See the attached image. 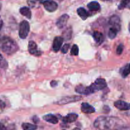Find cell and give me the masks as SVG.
<instances>
[{
	"instance_id": "obj_1",
	"label": "cell",
	"mask_w": 130,
	"mask_h": 130,
	"mask_svg": "<svg viewBox=\"0 0 130 130\" xmlns=\"http://www.w3.org/2000/svg\"><path fill=\"white\" fill-rule=\"evenodd\" d=\"M94 126L99 130H116L121 127V121L116 118L100 116L95 121Z\"/></svg>"
},
{
	"instance_id": "obj_2",
	"label": "cell",
	"mask_w": 130,
	"mask_h": 130,
	"mask_svg": "<svg viewBox=\"0 0 130 130\" xmlns=\"http://www.w3.org/2000/svg\"><path fill=\"white\" fill-rule=\"evenodd\" d=\"M0 48L4 53L10 55L18 50L19 46L11 38L5 36L0 39Z\"/></svg>"
},
{
	"instance_id": "obj_3",
	"label": "cell",
	"mask_w": 130,
	"mask_h": 130,
	"mask_svg": "<svg viewBox=\"0 0 130 130\" xmlns=\"http://www.w3.org/2000/svg\"><path fill=\"white\" fill-rule=\"evenodd\" d=\"M30 30V25L29 22L26 20H23L19 25V36L22 39H25L27 38Z\"/></svg>"
},
{
	"instance_id": "obj_4",
	"label": "cell",
	"mask_w": 130,
	"mask_h": 130,
	"mask_svg": "<svg viewBox=\"0 0 130 130\" xmlns=\"http://www.w3.org/2000/svg\"><path fill=\"white\" fill-rule=\"evenodd\" d=\"M90 88L92 90L93 92L95 93V91L99 90H103L107 87V83L104 79H98L95 81L94 83L90 85Z\"/></svg>"
},
{
	"instance_id": "obj_5",
	"label": "cell",
	"mask_w": 130,
	"mask_h": 130,
	"mask_svg": "<svg viewBox=\"0 0 130 130\" xmlns=\"http://www.w3.org/2000/svg\"><path fill=\"white\" fill-rule=\"evenodd\" d=\"M81 96H66V97L62 98V99L58 100L56 104L58 105H64V104H69V103L74 102H77L79 100H81Z\"/></svg>"
},
{
	"instance_id": "obj_6",
	"label": "cell",
	"mask_w": 130,
	"mask_h": 130,
	"mask_svg": "<svg viewBox=\"0 0 130 130\" xmlns=\"http://www.w3.org/2000/svg\"><path fill=\"white\" fill-rule=\"evenodd\" d=\"M44 8L50 12H53L58 8L57 3L52 0H46L43 3Z\"/></svg>"
},
{
	"instance_id": "obj_7",
	"label": "cell",
	"mask_w": 130,
	"mask_h": 130,
	"mask_svg": "<svg viewBox=\"0 0 130 130\" xmlns=\"http://www.w3.org/2000/svg\"><path fill=\"white\" fill-rule=\"evenodd\" d=\"M109 24L111 25V27L117 29L119 31L121 29V20L120 19L117 15H112L109 20Z\"/></svg>"
},
{
	"instance_id": "obj_8",
	"label": "cell",
	"mask_w": 130,
	"mask_h": 130,
	"mask_svg": "<svg viewBox=\"0 0 130 130\" xmlns=\"http://www.w3.org/2000/svg\"><path fill=\"white\" fill-rule=\"evenodd\" d=\"M28 50L30 54L35 56H40L41 54V52L38 50V46H37L36 43L34 41H30L29 42L28 44Z\"/></svg>"
},
{
	"instance_id": "obj_9",
	"label": "cell",
	"mask_w": 130,
	"mask_h": 130,
	"mask_svg": "<svg viewBox=\"0 0 130 130\" xmlns=\"http://www.w3.org/2000/svg\"><path fill=\"white\" fill-rule=\"evenodd\" d=\"M75 90L77 93L83 94V95H90V94L93 93L90 86L85 87L82 85H79V86H76Z\"/></svg>"
},
{
	"instance_id": "obj_10",
	"label": "cell",
	"mask_w": 130,
	"mask_h": 130,
	"mask_svg": "<svg viewBox=\"0 0 130 130\" xmlns=\"http://www.w3.org/2000/svg\"><path fill=\"white\" fill-rule=\"evenodd\" d=\"M69 19V16L67 14H63L62 16L60 17L58 20H57V23H56L58 28L62 29V28L64 27L66 24H67Z\"/></svg>"
},
{
	"instance_id": "obj_11",
	"label": "cell",
	"mask_w": 130,
	"mask_h": 130,
	"mask_svg": "<svg viewBox=\"0 0 130 130\" xmlns=\"http://www.w3.org/2000/svg\"><path fill=\"white\" fill-rule=\"evenodd\" d=\"M63 38L60 36H57L55 38L53 43V50L54 52H57L60 50L62 44H63Z\"/></svg>"
},
{
	"instance_id": "obj_12",
	"label": "cell",
	"mask_w": 130,
	"mask_h": 130,
	"mask_svg": "<svg viewBox=\"0 0 130 130\" xmlns=\"http://www.w3.org/2000/svg\"><path fill=\"white\" fill-rule=\"evenodd\" d=\"M114 106L120 110H130V104L122 100H118L114 103Z\"/></svg>"
},
{
	"instance_id": "obj_13",
	"label": "cell",
	"mask_w": 130,
	"mask_h": 130,
	"mask_svg": "<svg viewBox=\"0 0 130 130\" xmlns=\"http://www.w3.org/2000/svg\"><path fill=\"white\" fill-rule=\"evenodd\" d=\"M81 111L85 114H92L95 112V108L88 103H83L81 104Z\"/></svg>"
},
{
	"instance_id": "obj_14",
	"label": "cell",
	"mask_w": 130,
	"mask_h": 130,
	"mask_svg": "<svg viewBox=\"0 0 130 130\" xmlns=\"http://www.w3.org/2000/svg\"><path fill=\"white\" fill-rule=\"evenodd\" d=\"M77 118H78L77 114H74V113H71V114H68L66 117L63 118L62 121H63V122L64 123H73L75 121H76Z\"/></svg>"
},
{
	"instance_id": "obj_15",
	"label": "cell",
	"mask_w": 130,
	"mask_h": 130,
	"mask_svg": "<svg viewBox=\"0 0 130 130\" xmlns=\"http://www.w3.org/2000/svg\"><path fill=\"white\" fill-rule=\"evenodd\" d=\"M43 118L46 122H48V123H50L53 124H57L58 122V118L55 116L53 115V114H48V115H46L44 116H43Z\"/></svg>"
},
{
	"instance_id": "obj_16",
	"label": "cell",
	"mask_w": 130,
	"mask_h": 130,
	"mask_svg": "<svg viewBox=\"0 0 130 130\" xmlns=\"http://www.w3.org/2000/svg\"><path fill=\"white\" fill-rule=\"evenodd\" d=\"M87 6L89 10L91 11H99L100 8V4L96 1H91V2L89 3Z\"/></svg>"
},
{
	"instance_id": "obj_17",
	"label": "cell",
	"mask_w": 130,
	"mask_h": 130,
	"mask_svg": "<svg viewBox=\"0 0 130 130\" xmlns=\"http://www.w3.org/2000/svg\"><path fill=\"white\" fill-rule=\"evenodd\" d=\"M93 37L95 42L97 43L98 44H101V43L104 41V36H103V34H102L101 32H94L93 34Z\"/></svg>"
},
{
	"instance_id": "obj_18",
	"label": "cell",
	"mask_w": 130,
	"mask_h": 130,
	"mask_svg": "<svg viewBox=\"0 0 130 130\" xmlns=\"http://www.w3.org/2000/svg\"><path fill=\"white\" fill-rule=\"evenodd\" d=\"M77 13L83 20H86L89 17L88 12L84 8H79L77 10Z\"/></svg>"
},
{
	"instance_id": "obj_19",
	"label": "cell",
	"mask_w": 130,
	"mask_h": 130,
	"mask_svg": "<svg viewBox=\"0 0 130 130\" xmlns=\"http://www.w3.org/2000/svg\"><path fill=\"white\" fill-rule=\"evenodd\" d=\"M20 13L23 15L27 17V19L31 18V11L28 7H22L20 9Z\"/></svg>"
},
{
	"instance_id": "obj_20",
	"label": "cell",
	"mask_w": 130,
	"mask_h": 130,
	"mask_svg": "<svg viewBox=\"0 0 130 130\" xmlns=\"http://www.w3.org/2000/svg\"><path fill=\"white\" fill-rule=\"evenodd\" d=\"M22 128L23 130H36L38 127L35 124H32L28 123H24L22 124Z\"/></svg>"
},
{
	"instance_id": "obj_21",
	"label": "cell",
	"mask_w": 130,
	"mask_h": 130,
	"mask_svg": "<svg viewBox=\"0 0 130 130\" xmlns=\"http://www.w3.org/2000/svg\"><path fill=\"white\" fill-rule=\"evenodd\" d=\"M130 74V63L123 67L121 70V75L123 77H126Z\"/></svg>"
},
{
	"instance_id": "obj_22",
	"label": "cell",
	"mask_w": 130,
	"mask_h": 130,
	"mask_svg": "<svg viewBox=\"0 0 130 130\" xmlns=\"http://www.w3.org/2000/svg\"><path fill=\"white\" fill-rule=\"evenodd\" d=\"M118 30L117 29H114L113 27H110V29L109 30V33H108V36H109V38L110 39H114V38L116 37L117 34L118 32Z\"/></svg>"
},
{
	"instance_id": "obj_23",
	"label": "cell",
	"mask_w": 130,
	"mask_h": 130,
	"mask_svg": "<svg viewBox=\"0 0 130 130\" xmlns=\"http://www.w3.org/2000/svg\"><path fill=\"white\" fill-rule=\"evenodd\" d=\"M71 53L72 55H77L79 54V48L77 44H74L71 48Z\"/></svg>"
},
{
	"instance_id": "obj_24",
	"label": "cell",
	"mask_w": 130,
	"mask_h": 130,
	"mask_svg": "<svg viewBox=\"0 0 130 130\" xmlns=\"http://www.w3.org/2000/svg\"><path fill=\"white\" fill-rule=\"evenodd\" d=\"M8 66V63L5 58L3 57L1 54L0 53V67L1 68H6Z\"/></svg>"
},
{
	"instance_id": "obj_25",
	"label": "cell",
	"mask_w": 130,
	"mask_h": 130,
	"mask_svg": "<svg viewBox=\"0 0 130 130\" xmlns=\"http://www.w3.org/2000/svg\"><path fill=\"white\" fill-rule=\"evenodd\" d=\"M71 34H72V30H71V29H67V30L63 32V38H65V39H66L67 40H69V39H71Z\"/></svg>"
},
{
	"instance_id": "obj_26",
	"label": "cell",
	"mask_w": 130,
	"mask_h": 130,
	"mask_svg": "<svg viewBox=\"0 0 130 130\" xmlns=\"http://www.w3.org/2000/svg\"><path fill=\"white\" fill-rule=\"evenodd\" d=\"M129 1V0H121L120 4L118 6V9H119V10H123L124 8L126 7V5Z\"/></svg>"
},
{
	"instance_id": "obj_27",
	"label": "cell",
	"mask_w": 130,
	"mask_h": 130,
	"mask_svg": "<svg viewBox=\"0 0 130 130\" xmlns=\"http://www.w3.org/2000/svg\"><path fill=\"white\" fill-rule=\"evenodd\" d=\"M123 49H124V46L123 44H119V46H118L116 50V53L118 55H121L123 52Z\"/></svg>"
},
{
	"instance_id": "obj_28",
	"label": "cell",
	"mask_w": 130,
	"mask_h": 130,
	"mask_svg": "<svg viewBox=\"0 0 130 130\" xmlns=\"http://www.w3.org/2000/svg\"><path fill=\"white\" fill-rule=\"evenodd\" d=\"M69 47H70L69 44H65L63 46V47H62V50H61L62 53H67V52L69 51Z\"/></svg>"
},
{
	"instance_id": "obj_29",
	"label": "cell",
	"mask_w": 130,
	"mask_h": 130,
	"mask_svg": "<svg viewBox=\"0 0 130 130\" xmlns=\"http://www.w3.org/2000/svg\"><path fill=\"white\" fill-rule=\"evenodd\" d=\"M6 130H16L15 126L14 124H10L8 126V128H6Z\"/></svg>"
},
{
	"instance_id": "obj_30",
	"label": "cell",
	"mask_w": 130,
	"mask_h": 130,
	"mask_svg": "<svg viewBox=\"0 0 130 130\" xmlns=\"http://www.w3.org/2000/svg\"><path fill=\"white\" fill-rule=\"evenodd\" d=\"M5 104L1 100H0V110H3V109L5 108Z\"/></svg>"
},
{
	"instance_id": "obj_31",
	"label": "cell",
	"mask_w": 130,
	"mask_h": 130,
	"mask_svg": "<svg viewBox=\"0 0 130 130\" xmlns=\"http://www.w3.org/2000/svg\"><path fill=\"white\" fill-rule=\"evenodd\" d=\"M57 83H57V81H55V80H53V81H51V83H50L51 86H52V87H54V86H57Z\"/></svg>"
},
{
	"instance_id": "obj_32",
	"label": "cell",
	"mask_w": 130,
	"mask_h": 130,
	"mask_svg": "<svg viewBox=\"0 0 130 130\" xmlns=\"http://www.w3.org/2000/svg\"><path fill=\"white\" fill-rule=\"evenodd\" d=\"M33 121L35 123H38V122H39V119H38V118L37 116H34L33 117V119H32Z\"/></svg>"
},
{
	"instance_id": "obj_33",
	"label": "cell",
	"mask_w": 130,
	"mask_h": 130,
	"mask_svg": "<svg viewBox=\"0 0 130 130\" xmlns=\"http://www.w3.org/2000/svg\"><path fill=\"white\" fill-rule=\"evenodd\" d=\"M0 130H6V128L0 122Z\"/></svg>"
},
{
	"instance_id": "obj_34",
	"label": "cell",
	"mask_w": 130,
	"mask_h": 130,
	"mask_svg": "<svg viewBox=\"0 0 130 130\" xmlns=\"http://www.w3.org/2000/svg\"><path fill=\"white\" fill-rule=\"evenodd\" d=\"M3 25V22L2 19H1V17H0V30H1V28H2Z\"/></svg>"
},
{
	"instance_id": "obj_35",
	"label": "cell",
	"mask_w": 130,
	"mask_h": 130,
	"mask_svg": "<svg viewBox=\"0 0 130 130\" xmlns=\"http://www.w3.org/2000/svg\"><path fill=\"white\" fill-rule=\"evenodd\" d=\"M116 130H129L128 129V128H121H121H118V129H117Z\"/></svg>"
},
{
	"instance_id": "obj_36",
	"label": "cell",
	"mask_w": 130,
	"mask_h": 130,
	"mask_svg": "<svg viewBox=\"0 0 130 130\" xmlns=\"http://www.w3.org/2000/svg\"><path fill=\"white\" fill-rule=\"evenodd\" d=\"M126 8H128L130 9V0L129 1H128V4H127V5H126Z\"/></svg>"
},
{
	"instance_id": "obj_37",
	"label": "cell",
	"mask_w": 130,
	"mask_h": 130,
	"mask_svg": "<svg viewBox=\"0 0 130 130\" xmlns=\"http://www.w3.org/2000/svg\"><path fill=\"white\" fill-rule=\"evenodd\" d=\"M73 130H81V129H80V128H74V129Z\"/></svg>"
},
{
	"instance_id": "obj_38",
	"label": "cell",
	"mask_w": 130,
	"mask_h": 130,
	"mask_svg": "<svg viewBox=\"0 0 130 130\" xmlns=\"http://www.w3.org/2000/svg\"><path fill=\"white\" fill-rule=\"evenodd\" d=\"M128 29H129V32H130V24H129V26H128Z\"/></svg>"
},
{
	"instance_id": "obj_39",
	"label": "cell",
	"mask_w": 130,
	"mask_h": 130,
	"mask_svg": "<svg viewBox=\"0 0 130 130\" xmlns=\"http://www.w3.org/2000/svg\"><path fill=\"white\" fill-rule=\"evenodd\" d=\"M103 1H110V0H103Z\"/></svg>"
}]
</instances>
